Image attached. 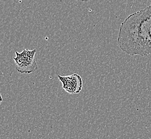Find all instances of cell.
Returning a JSON list of instances; mask_svg holds the SVG:
<instances>
[{"label":"cell","mask_w":151,"mask_h":139,"mask_svg":"<svg viewBox=\"0 0 151 139\" xmlns=\"http://www.w3.org/2000/svg\"><path fill=\"white\" fill-rule=\"evenodd\" d=\"M117 42L120 49L130 56L151 54V4L125 18L121 24Z\"/></svg>","instance_id":"6da1fadb"},{"label":"cell","mask_w":151,"mask_h":139,"mask_svg":"<svg viewBox=\"0 0 151 139\" xmlns=\"http://www.w3.org/2000/svg\"><path fill=\"white\" fill-rule=\"evenodd\" d=\"M37 50L24 49L21 52L16 51V56L14 57L16 69L21 73L30 74L38 69V64L35 59Z\"/></svg>","instance_id":"7a4b0ae2"},{"label":"cell","mask_w":151,"mask_h":139,"mask_svg":"<svg viewBox=\"0 0 151 139\" xmlns=\"http://www.w3.org/2000/svg\"><path fill=\"white\" fill-rule=\"evenodd\" d=\"M62 84V87L67 93L70 94H78L83 88V80L81 76L74 73L68 76L58 75Z\"/></svg>","instance_id":"3957f363"}]
</instances>
